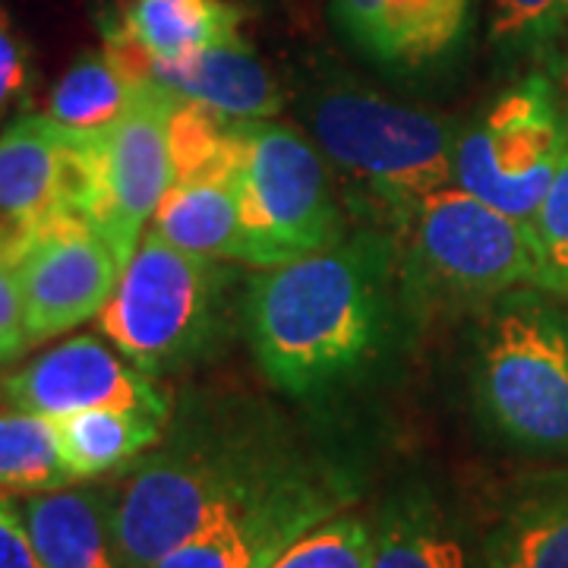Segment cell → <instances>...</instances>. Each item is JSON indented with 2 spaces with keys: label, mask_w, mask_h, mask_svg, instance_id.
<instances>
[{
  "label": "cell",
  "mask_w": 568,
  "mask_h": 568,
  "mask_svg": "<svg viewBox=\"0 0 568 568\" xmlns=\"http://www.w3.org/2000/svg\"><path fill=\"white\" fill-rule=\"evenodd\" d=\"M407 310L398 237L361 231L260 272L241 323L272 386L301 402H328L383 366Z\"/></svg>",
  "instance_id": "obj_1"
},
{
  "label": "cell",
  "mask_w": 568,
  "mask_h": 568,
  "mask_svg": "<svg viewBox=\"0 0 568 568\" xmlns=\"http://www.w3.org/2000/svg\"><path fill=\"white\" fill-rule=\"evenodd\" d=\"M328 462L278 414L246 402L196 405L164 429L155 452L121 467L118 547L126 568H152L171 549L294 487Z\"/></svg>",
  "instance_id": "obj_2"
},
{
  "label": "cell",
  "mask_w": 568,
  "mask_h": 568,
  "mask_svg": "<svg viewBox=\"0 0 568 568\" xmlns=\"http://www.w3.org/2000/svg\"><path fill=\"white\" fill-rule=\"evenodd\" d=\"M470 402L496 443L568 458V297L511 287L484 310L467 357Z\"/></svg>",
  "instance_id": "obj_3"
},
{
  "label": "cell",
  "mask_w": 568,
  "mask_h": 568,
  "mask_svg": "<svg viewBox=\"0 0 568 568\" xmlns=\"http://www.w3.org/2000/svg\"><path fill=\"white\" fill-rule=\"evenodd\" d=\"M301 114L310 140L361 186L395 231L436 190L455 183L458 126L354 82H323L306 92Z\"/></svg>",
  "instance_id": "obj_4"
},
{
  "label": "cell",
  "mask_w": 568,
  "mask_h": 568,
  "mask_svg": "<svg viewBox=\"0 0 568 568\" xmlns=\"http://www.w3.org/2000/svg\"><path fill=\"white\" fill-rule=\"evenodd\" d=\"M234 268L174 246L152 227L142 234L95 328L149 376L203 361L231 323Z\"/></svg>",
  "instance_id": "obj_5"
},
{
  "label": "cell",
  "mask_w": 568,
  "mask_h": 568,
  "mask_svg": "<svg viewBox=\"0 0 568 568\" xmlns=\"http://www.w3.org/2000/svg\"><path fill=\"white\" fill-rule=\"evenodd\" d=\"M410 310H487L511 287L537 282L530 227L462 186H443L398 231Z\"/></svg>",
  "instance_id": "obj_6"
},
{
  "label": "cell",
  "mask_w": 568,
  "mask_h": 568,
  "mask_svg": "<svg viewBox=\"0 0 568 568\" xmlns=\"http://www.w3.org/2000/svg\"><path fill=\"white\" fill-rule=\"evenodd\" d=\"M234 183L253 265L275 268L345 241L325 155L287 123L234 121Z\"/></svg>",
  "instance_id": "obj_7"
},
{
  "label": "cell",
  "mask_w": 568,
  "mask_h": 568,
  "mask_svg": "<svg viewBox=\"0 0 568 568\" xmlns=\"http://www.w3.org/2000/svg\"><path fill=\"white\" fill-rule=\"evenodd\" d=\"M568 140V111L547 73H530L458 126L455 186L530 224Z\"/></svg>",
  "instance_id": "obj_8"
},
{
  "label": "cell",
  "mask_w": 568,
  "mask_h": 568,
  "mask_svg": "<svg viewBox=\"0 0 568 568\" xmlns=\"http://www.w3.org/2000/svg\"><path fill=\"white\" fill-rule=\"evenodd\" d=\"M178 95L142 80L136 99L104 130H82V212L130 263L171 183L168 123Z\"/></svg>",
  "instance_id": "obj_9"
},
{
  "label": "cell",
  "mask_w": 568,
  "mask_h": 568,
  "mask_svg": "<svg viewBox=\"0 0 568 568\" xmlns=\"http://www.w3.org/2000/svg\"><path fill=\"white\" fill-rule=\"evenodd\" d=\"M82 130L48 114L10 123L0 136V260L20 263L61 215L82 212Z\"/></svg>",
  "instance_id": "obj_10"
},
{
  "label": "cell",
  "mask_w": 568,
  "mask_h": 568,
  "mask_svg": "<svg viewBox=\"0 0 568 568\" xmlns=\"http://www.w3.org/2000/svg\"><path fill=\"white\" fill-rule=\"evenodd\" d=\"M123 265L89 215H61L17 263L29 342L41 345L95 320L121 282Z\"/></svg>",
  "instance_id": "obj_11"
},
{
  "label": "cell",
  "mask_w": 568,
  "mask_h": 568,
  "mask_svg": "<svg viewBox=\"0 0 568 568\" xmlns=\"http://www.w3.org/2000/svg\"><path fill=\"white\" fill-rule=\"evenodd\" d=\"M351 499L354 480L342 467L325 465L278 496L196 534L152 568H272L294 540Z\"/></svg>",
  "instance_id": "obj_12"
},
{
  "label": "cell",
  "mask_w": 568,
  "mask_h": 568,
  "mask_svg": "<svg viewBox=\"0 0 568 568\" xmlns=\"http://www.w3.org/2000/svg\"><path fill=\"white\" fill-rule=\"evenodd\" d=\"M3 395L13 407L51 420L89 407H140L171 420V405L152 376L92 335L70 338L22 366L3 383Z\"/></svg>",
  "instance_id": "obj_13"
},
{
  "label": "cell",
  "mask_w": 568,
  "mask_h": 568,
  "mask_svg": "<svg viewBox=\"0 0 568 568\" xmlns=\"http://www.w3.org/2000/svg\"><path fill=\"white\" fill-rule=\"evenodd\" d=\"M474 7L477 0H332V20L366 61L420 73L458 54Z\"/></svg>",
  "instance_id": "obj_14"
},
{
  "label": "cell",
  "mask_w": 568,
  "mask_h": 568,
  "mask_svg": "<svg viewBox=\"0 0 568 568\" xmlns=\"http://www.w3.org/2000/svg\"><path fill=\"white\" fill-rule=\"evenodd\" d=\"M7 496L44 568H126L114 525V484H67Z\"/></svg>",
  "instance_id": "obj_15"
},
{
  "label": "cell",
  "mask_w": 568,
  "mask_h": 568,
  "mask_svg": "<svg viewBox=\"0 0 568 568\" xmlns=\"http://www.w3.org/2000/svg\"><path fill=\"white\" fill-rule=\"evenodd\" d=\"M373 568H487L484 540L429 487L388 493L373 525Z\"/></svg>",
  "instance_id": "obj_16"
},
{
  "label": "cell",
  "mask_w": 568,
  "mask_h": 568,
  "mask_svg": "<svg viewBox=\"0 0 568 568\" xmlns=\"http://www.w3.org/2000/svg\"><path fill=\"white\" fill-rule=\"evenodd\" d=\"M480 540L487 568H568V465L515 480Z\"/></svg>",
  "instance_id": "obj_17"
},
{
  "label": "cell",
  "mask_w": 568,
  "mask_h": 568,
  "mask_svg": "<svg viewBox=\"0 0 568 568\" xmlns=\"http://www.w3.org/2000/svg\"><path fill=\"white\" fill-rule=\"evenodd\" d=\"M174 246L253 265V246L241 222V200L234 174H205L171 181L152 224Z\"/></svg>",
  "instance_id": "obj_18"
},
{
  "label": "cell",
  "mask_w": 568,
  "mask_h": 568,
  "mask_svg": "<svg viewBox=\"0 0 568 568\" xmlns=\"http://www.w3.org/2000/svg\"><path fill=\"white\" fill-rule=\"evenodd\" d=\"M168 417L140 407H89L54 417L63 465L73 480H95L162 443Z\"/></svg>",
  "instance_id": "obj_19"
},
{
  "label": "cell",
  "mask_w": 568,
  "mask_h": 568,
  "mask_svg": "<svg viewBox=\"0 0 568 568\" xmlns=\"http://www.w3.org/2000/svg\"><path fill=\"white\" fill-rule=\"evenodd\" d=\"M152 58H183L241 39L244 10L227 0H123L111 10Z\"/></svg>",
  "instance_id": "obj_20"
},
{
  "label": "cell",
  "mask_w": 568,
  "mask_h": 568,
  "mask_svg": "<svg viewBox=\"0 0 568 568\" xmlns=\"http://www.w3.org/2000/svg\"><path fill=\"white\" fill-rule=\"evenodd\" d=\"M136 85L108 51H85L48 99V118L70 130H104L136 99Z\"/></svg>",
  "instance_id": "obj_21"
},
{
  "label": "cell",
  "mask_w": 568,
  "mask_h": 568,
  "mask_svg": "<svg viewBox=\"0 0 568 568\" xmlns=\"http://www.w3.org/2000/svg\"><path fill=\"white\" fill-rule=\"evenodd\" d=\"M73 484L51 417L0 410V493H41Z\"/></svg>",
  "instance_id": "obj_22"
},
{
  "label": "cell",
  "mask_w": 568,
  "mask_h": 568,
  "mask_svg": "<svg viewBox=\"0 0 568 568\" xmlns=\"http://www.w3.org/2000/svg\"><path fill=\"white\" fill-rule=\"evenodd\" d=\"M272 568H373V525L357 515H332L294 540Z\"/></svg>",
  "instance_id": "obj_23"
},
{
  "label": "cell",
  "mask_w": 568,
  "mask_h": 568,
  "mask_svg": "<svg viewBox=\"0 0 568 568\" xmlns=\"http://www.w3.org/2000/svg\"><path fill=\"white\" fill-rule=\"evenodd\" d=\"M568 32V0H489V39L506 54H540Z\"/></svg>",
  "instance_id": "obj_24"
},
{
  "label": "cell",
  "mask_w": 568,
  "mask_h": 568,
  "mask_svg": "<svg viewBox=\"0 0 568 568\" xmlns=\"http://www.w3.org/2000/svg\"><path fill=\"white\" fill-rule=\"evenodd\" d=\"M530 241L537 256V287L568 297V140L556 178L544 203L530 219Z\"/></svg>",
  "instance_id": "obj_25"
},
{
  "label": "cell",
  "mask_w": 568,
  "mask_h": 568,
  "mask_svg": "<svg viewBox=\"0 0 568 568\" xmlns=\"http://www.w3.org/2000/svg\"><path fill=\"white\" fill-rule=\"evenodd\" d=\"M32 347L17 265L0 260V364H13Z\"/></svg>",
  "instance_id": "obj_26"
},
{
  "label": "cell",
  "mask_w": 568,
  "mask_h": 568,
  "mask_svg": "<svg viewBox=\"0 0 568 568\" xmlns=\"http://www.w3.org/2000/svg\"><path fill=\"white\" fill-rule=\"evenodd\" d=\"M29 85H32L29 48L17 36L10 20L0 13V121L26 99Z\"/></svg>",
  "instance_id": "obj_27"
},
{
  "label": "cell",
  "mask_w": 568,
  "mask_h": 568,
  "mask_svg": "<svg viewBox=\"0 0 568 568\" xmlns=\"http://www.w3.org/2000/svg\"><path fill=\"white\" fill-rule=\"evenodd\" d=\"M0 568H44L7 493H0Z\"/></svg>",
  "instance_id": "obj_28"
}]
</instances>
